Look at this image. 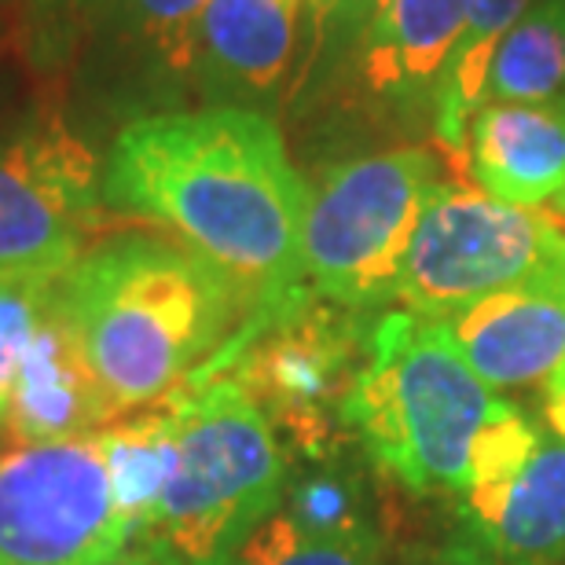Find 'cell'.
I'll return each mask as SVG.
<instances>
[{
  "instance_id": "obj_1",
  "label": "cell",
  "mask_w": 565,
  "mask_h": 565,
  "mask_svg": "<svg viewBox=\"0 0 565 565\" xmlns=\"http://www.w3.org/2000/svg\"><path fill=\"white\" fill-rule=\"evenodd\" d=\"M104 202L169 228L250 301L243 327L312 298L301 268L309 184L279 126L239 104L129 121L110 143Z\"/></svg>"
},
{
  "instance_id": "obj_2",
  "label": "cell",
  "mask_w": 565,
  "mask_h": 565,
  "mask_svg": "<svg viewBox=\"0 0 565 565\" xmlns=\"http://www.w3.org/2000/svg\"><path fill=\"white\" fill-rule=\"evenodd\" d=\"M63 305L118 419L195 379L250 316L217 265L143 232L88 246L63 276Z\"/></svg>"
},
{
  "instance_id": "obj_3",
  "label": "cell",
  "mask_w": 565,
  "mask_h": 565,
  "mask_svg": "<svg viewBox=\"0 0 565 565\" xmlns=\"http://www.w3.org/2000/svg\"><path fill=\"white\" fill-rule=\"evenodd\" d=\"M503 404L473 375L440 320L401 309L371 323L342 423L408 492L462 495L473 440Z\"/></svg>"
},
{
  "instance_id": "obj_4",
  "label": "cell",
  "mask_w": 565,
  "mask_h": 565,
  "mask_svg": "<svg viewBox=\"0 0 565 565\" xmlns=\"http://www.w3.org/2000/svg\"><path fill=\"white\" fill-rule=\"evenodd\" d=\"M169 401L177 467L140 540L184 565H232L246 536L282 503L287 459L279 437L232 375L191 379Z\"/></svg>"
},
{
  "instance_id": "obj_5",
  "label": "cell",
  "mask_w": 565,
  "mask_h": 565,
  "mask_svg": "<svg viewBox=\"0 0 565 565\" xmlns=\"http://www.w3.org/2000/svg\"><path fill=\"white\" fill-rule=\"evenodd\" d=\"M437 188V158L423 147L331 166L309 188L301 232L305 287L349 312L397 301L404 257Z\"/></svg>"
},
{
  "instance_id": "obj_6",
  "label": "cell",
  "mask_w": 565,
  "mask_h": 565,
  "mask_svg": "<svg viewBox=\"0 0 565 565\" xmlns=\"http://www.w3.org/2000/svg\"><path fill=\"white\" fill-rule=\"evenodd\" d=\"M364 342L353 312L312 294L276 320L239 327L195 379L232 375L305 459H331L345 434L342 404L364 364Z\"/></svg>"
},
{
  "instance_id": "obj_7",
  "label": "cell",
  "mask_w": 565,
  "mask_h": 565,
  "mask_svg": "<svg viewBox=\"0 0 565 565\" xmlns=\"http://www.w3.org/2000/svg\"><path fill=\"white\" fill-rule=\"evenodd\" d=\"M565 268V232L547 213L507 206L478 188L440 184L404 257L397 301L423 320Z\"/></svg>"
},
{
  "instance_id": "obj_8",
  "label": "cell",
  "mask_w": 565,
  "mask_h": 565,
  "mask_svg": "<svg viewBox=\"0 0 565 565\" xmlns=\"http://www.w3.org/2000/svg\"><path fill=\"white\" fill-rule=\"evenodd\" d=\"M129 544L96 434L0 451V565H99Z\"/></svg>"
},
{
  "instance_id": "obj_9",
  "label": "cell",
  "mask_w": 565,
  "mask_h": 565,
  "mask_svg": "<svg viewBox=\"0 0 565 565\" xmlns=\"http://www.w3.org/2000/svg\"><path fill=\"white\" fill-rule=\"evenodd\" d=\"M96 154L63 118L0 137V273L63 276L99 217Z\"/></svg>"
},
{
  "instance_id": "obj_10",
  "label": "cell",
  "mask_w": 565,
  "mask_h": 565,
  "mask_svg": "<svg viewBox=\"0 0 565 565\" xmlns=\"http://www.w3.org/2000/svg\"><path fill=\"white\" fill-rule=\"evenodd\" d=\"M440 327L489 390L547 386L565 364V268L489 294Z\"/></svg>"
},
{
  "instance_id": "obj_11",
  "label": "cell",
  "mask_w": 565,
  "mask_h": 565,
  "mask_svg": "<svg viewBox=\"0 0 565 565\" xmlns=\"http://www.w3.org/2000/svg\"><path fill=\"white\" fill-rule=\"evenodd\" d=\"M110 423H118V415L77 342L60 279L19 360L4 434L11 445H41V440L93 437Z\"/></svg>"
},
{
  "instance_id": "obj_12",
  "label": "cell",
  "mask_w": 565,
  "mask_h": 565,
  "mask_svg": "<svg viewBox=\"0 0 565 565\" xmlns=\"http://www.w3.org/2000/svg\"><path fill=\"white\" fill-rule=\"evenodd\" d=\"M467 169L507 206L551 202L565 188V99L484 104L467 129Z\"/></svg>"
},
{
  "instance_id": "obj_13",
  "label": "cell",
  "mask_w": 565,
  "mask_h": 565,
  "mask_svg": "<svg viewBox=\"0 0 565 565\" xmlns=\"http://www.w3.org/2000/svg\"><path fill=\"white\" fill-rule=\"evenodd\" d=\"M309 0H213L199 26L195 74L221 93L265 99L287 82Z\"/></svg>"
},
{
  "instance_id": "obj_14",
  "label": "cell",
  "mask_w": 565,
  "mask_h": 565,
  "mask_svg": "<svg viewBox=\"0 0 565 565\" xmlns=\"http://www.w3.org/2000/svg\"><path fill=\"white\" fill-rule=\"evenodd\" d=\"M467 19V0H379L360 52L371 93L419 99L437 93Z\"/></svg>"
},
{
  "instance_id": "obj_15",
  "label": "cell",
  "mask_w": 565,
  "mask_h": 565,
  "mask_svg": "<svg viewBox=\"0 0 565 565\" xmlns=\"http://www.w3.org/2000/svg\"><path fill=\"white\" fill-rule=\"evenodd\" d=\"M495 565H565V440L544 429L489 511L470 518Z\"/></svg>"
},
{
  "instance_id": "obj_16",
  "label": "cell",
  "mask_w": 565,
  "mask_h": 565,
  "mask_svg": "<svg viewBox=\"0 0 565 565\" xmlns=\"http://www.w3.org/2000/svg\"><path fill=\"white\" fill-rule=\"evenodd\" d=\"M99 451L107 459L110 489H115L118 511L126 514L132 540L151 529L158 503L177 467V419L173 401H158L140 415L118 419L96 434Z\"/></svg>"
},
{
  "instance_id": "obj_17",
  "label": "cell",
  "mask_w": 565,
  "mask_h": 565,
  "mask_svg": "<svg viewBox=\"0 0 565 565\" xmlns=\"http://www.w3.org/2000/svg\"><path fill=\"white\" fill-rule=\"evenodd\" d=\"M525 8L529 0H467L459 44L434 93L437 137L456 166H467V129L470 118L484 107V77H489L492 55L507 30L525 15Z\"/></svg>"
},
{
  "instance_id": "obj_18",
  "label": "cell",
  "mask_w": 565,
  "mask_h": 565,
  "mask_svg": "<svg viewBox=\"0 0 565 565\" xmlns=\"http://www.w3.org/2000/svg\"><path fill=\"white\" fill-rule=\"evenodd\" d=\"M565 99V0H540L507 30L484 77V104Z\"/></svg>"
},
{
  "instance_id": "obj_19",
  "label": "cell",
  "mask_w": 565,
  "mask_h": 565,
  "mask_svg": "<svg viewBox=\"0 0 565 565\" xmlns=\"http://www.w3.org/2000/svg\"><path fill=\"white\" fill-rule=\"evenodd\" d=\"M382 544L371 525L323 533L298 522L276 507L262 525L246 536L232 565H379Z\"/></svg>"
},
{
  "instance_id": "obj_20",
  "label": "cell",
  "mask_w": 565,
  "mask_h": 565,
  "mask_svg": "<svg viewBox=\"0 0 565 565\" xmlns=\"http://www.w3.org/2000/svg\"><path fill=\"white\" fill-rule=\"evenodd\" d=\"M210 4L213 0H121V41L137 44L166 74L188 77L195 74L199 26Z\"/></svg>"
},
{
  "instance_id": "obj_21",
  "label": "cell",
  "mask_w": 565,
  "mask_h": 565,
  "mask_svg": "<svg viewBox=\"0 0 565 565\" xmlns=\"http://www.w3.org/2000/svg\"><path fill=\"white\" fill-rule=\"evenodd\" d=\"M63 276L0 273V429H4V415H8L11 386H15L19 360L26 353L33 327H38L44 305L52 301V294L60 287Z\"/></svg>"
},
{
  "instance_id": "obj_22",
  "label": "cell",
  "mask_w": 565,
  "mask_h": 565,
  "mask_svg": "<svg viewBox=\"0 0 565 565\" xmlns=\"http://www.w3.org/2000/svg\"><path fill=\"white\" fill-rule=\"evenodd\" d=\"M279 507L290 511L309 529H323V533H342V529L367 525L364 511H360L356 481L345 478V473H334V470L294 481L290 489H282Z\"/></svg>"
},
{
  "instance_id": "obj_23",
  "label": "cell",
  "mask_w": 565,
  "mask_h": 565,
  "mask_svg": "<svg viewBox=\"0 0 565 565\" xmlns=\"http://www.w3.org/2000/svg\"><path fill=\"white\" fill-rule=\"evenodd\" d=\"M99 565H184V562H180L177 555H169L166 547L137 540V544L121 547L118 555H110L107 562H99Z\"/></svg>"
},
{
  "instance_id": "obj_24",
  "label": "cell",
  "mask_w": 565,
  "mask_h": 565,
  "mask_svg": "<svg viewBox=\"0 0 565 565\" xmlns=\"http://www.w3.org/2000/svg\"><path fill=\"white\" fill-rule=\"evenodd\" d=\"M544 412H547V426L565 440V364L544 386Z\"/></svg>"
},
{
  "instance_id": "obj_25",
  "label": "cell",
  "mask_w": 565,
  "mask_h": 565,
  "mask_svg": "<svg viewBox=\"0 0 565 565\" xmlns=\"http://www.w3.org/2000/svg\"><path fill=\"white\" fill-rule=\"evenodd\" d=\"M338 8H345V11H375L379 8V0H338Z\"/></svg>"
},
{
  "instance_id": "obj_26",
  "label": "cell",
  "mask_w": 565,
  "mask_h": 565,
  "mask_svg": "<svg viewBox=\"0 0 565 565\" xmlns=\"http://www.w3.org/2000/svg\"><path fill=\"white\" fill-rule=\"evenodd\" d=\"M551 221H565V188L558 191L555 199H551V213H547Z\"/></svg>"
},
{
  "instance_id": "obj_27",
  "label": "cell",
  "mask_w": 565,
  "mask_h": 565,
  "mask_svg": "<svg viewBox=\"0 0 565 565\" xmlns=\"http://www.w3.org/2000/svg\"><path fill=\"white\" fill-rule=\"evenodd\" d=\"M309 8L316 11V19H323L327 11H338V0H309Z\"/></svg>"
},
{
  "instance_id": "obj_28",
  "label": "cell",
  "mask_w": 565,
  "mask_h": 565,
  "mask_svg": "<svg viewBox=\"0 0 565 565\" xmlns=\"http://www.w3.org/2000/svg\"><path fill=\"white\" fill-rule=\"evenodd\" d=\"M52 4H60V8H66V4H77V0H52Z\"/></svg>"
}]
</instances>
